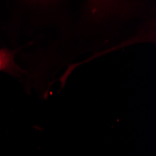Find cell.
Listing matches in <instances>:
<instances>
[{"label":"cell","instance_id":"6da1fadb","mask_svg":"<svg viewBox=\"0 0 156 156\" xmlns=\"http://www.w3.org/2000/svg\"><path fill=\"white\" fill-rule=\"evenodd\" d=\"M14 53L7 49H0V72L11 75H19L23 72L14 61Z\"/></svg>","mask_w":156,"mask_h":156},{"label":"cell","instance_id":"7a4b0ae2","mask_svg":"<svg viewBox=\"0 0 156 156\" xmlns=\"http://www.w3.org/2000/svg\"><path fill=\"white\" fill-rule=\"evenodd\" d=\"M90 1H94V0H90Z\"/></svg>","mask_w":156,"mask_h":156}]
</instances>
